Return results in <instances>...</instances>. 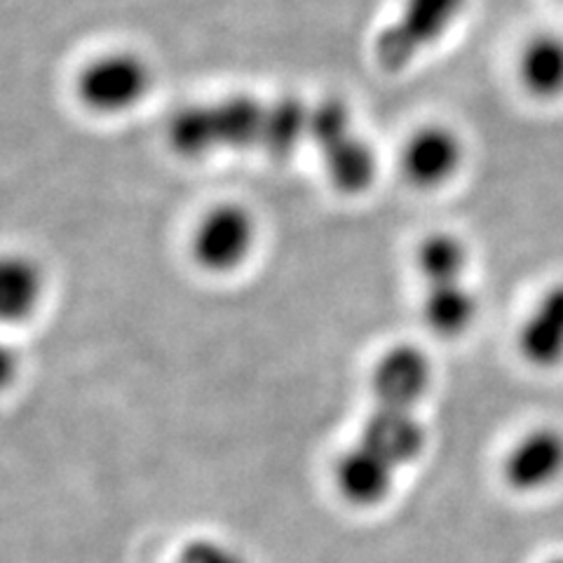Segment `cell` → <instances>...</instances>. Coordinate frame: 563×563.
Wrapping results in <instances>:
<instances>
[{
	"label": "cell",
	"instance_id": "obj_1",
	"mask_svg": "<svg viewBox=\"0 0 563 563\" xmlns=\"http://www.w3.org/2000/svg\"><path fill=\"white\" fill-rule=\"evenodd\" d=\"M310 132V106L296 97L263 101L235 95L176 111L167 125V141L186 161L219 151H263L289 157Z\"/></svg>",
	"mask_w": 563,
	"mask_h": 563
},
{
	"label": "cell",
	"instance_id": "obj_2",
	"mask_svg": "<svg viewBox=\"0 0 563 563\" xmlns=\"http://www.w3.org/2000/svg\"><path fill=\"white\" fill-rule=\"evenodd\" d=\"M426 442V428L413 404L374 399V411L364 420L360 439L333 470L341 496L357 507L383 503L395 488L399 470L418 461Z\"/></svg>",
	"mask_w": 563,
	"mask_h": 563
},
{
	"label": "cell",
	"instance_id": "obj_3",
	"mask_svg": "<svg viewBox=\"0 0 563 563\" xmlns=\"http://www.w3.org/2000/svg\"><path fill=\"white\" fill-rule=\"evenodd\" d=\"M308 139L320 151L333 188L345 196H357L374 184L378 172L376 153L352 125L345 101L322 99L310 106Z\"/></svg>",
	"mask_w": 563,
	"mask_h": 563
},
{
	"label": "cell",
	"instance_id": "obj_4",
	"mask_svg": "<svg viewBox=\"0 0 563 563\" xmlns=\"http://www.w3.org/2000/svg\"><path fill=\"white\" fill-rule=\"evenodd\" d=\"M465 8L467 0H401L395 20L378 33V66L390 74L411 66L420 52L444 38Z\"/></svg>",
	"mask_w": 563,
	"mask_h": 563
},
{
	"label": "cell",
	"instance_id": "obj_5",
	"mask_svg": "<svg viewBox=\"0 0 563 563\" xmlns=\"http://www.w3.org/2000/svg\"><path fill=\"white\" fill-rule=\"evenodd\" d=\"M151 68L132 52H109L80 70L78 97L99 115H120L146 99Z\"/></svg>",
	"mask_w": 563,
	"mask_h": 563
},
{
	"label": "cell",
	"instance_id": "obj_6",
	"mask_svg": "<svg viewBox=\"0 0 563 563\" xmlns=\"http://www.w3.org/2000/svg\"><path fill=\"white\" fill-rule=\"evenodd\" d=\"M256 242V221L242 205H217L198 221L190 254L207 273H231L250 258Z\"/></svg>",
	"mask_w": 563,
	"mask_h": 563
},
{
	"label": "cell",
	"instance_id": "obj_7",
	"mask_svg": "<svg viewBox=\"0 0 563 563\" xmlns=\"http://www.w3.org/2000/svg\"><path fill=\"white\" fill-rule=\"evenodd\" d=\"M503 474L509 488L519 493H536L552 486L563 474V432L556 428L526 432L507 451Z\"/></svg>",
	"mask_w": 563,
	"mask_h": 563
},
{
	"label": "cell",
	"instance_id": "obj_8",
	"mask_svg": "<svg viewBox=\"0 0 563 563\" xmlns=\"http://www.w3.org/2000/svg\"><path fill=\"white\" fill-rule=\"evenodd\" d=\"M463 163V141L444 125L416 130L401 151V172L418 188L446 184Z\"/></svg>",
	"mask_w": 563,
	"mask_h": 563
},
{
	"label": "cell",
	"instance_id": "obj_9",
	"mask_svg": "<svg viewBox=\"0 0 563 563\" xmlns=\"http://www.w3.org/2000/svg\"><path fill=\"white\" fill-rule=\"evenodd\" d=\"M47 275L38 261L20 252L0 254V327L31 322L43 308Z\"/></svg>",
	"mask_w": 563,
	"mask_h": 563
},
{
	"label": "cell",
	"instance_id": "obj_10",
	"mask_svg": "<svg viewBox=\"0 0 563 563\" xmlns=\"http://www.w3.org/2000/svg\"><path fill=\"white\" fill-rule=\"evenodd\" d=\"M432 383V364L416 345H395L376 362L372 397L395 399L418 407Z\"/></svg>",
	"mask_w": 563,
	"mask_h": 563
},
{
	"label": "cell",
	"instance_id": "obj_11",
	"mask_svg": "<svg viewBox=\"0 0 563 563\" xmlns=\"http://www.w3.org/2000/svg\"><path fill=\"white\" fill-rule=\"evenodd\" d=\"M517 345L523 362L536 368L563 364V282L542 294L523 320Z\"/></svg>",
	"mask_w": 563,
	"mask_h": 563
},
{
	"label": "cell",
	"instance_id": "obj_12",
	"mask_svg": "<svg viewBox=\"0 0 563 563\" xmlns=\"http://www.w3.org/2000/svg\"><path fill=\"white\" fill-rule=\"evenodd\" d=\"M465 275H449L422 279V320L428 329L442 339H455L470 329L477 317V298L465 285Z\"/></svg>",
	"mask_w": 563,
	"mask_h": 563
},
{
	"label": "cell",
	"instance_id": "obj_13",
	"mask_svg": "<svg viewBox=\"0 0 563 563\" xmlns=\"http://www.w3.org/2000/svg\"><path fill=\"white\" fill-rule=\"evenodd\" d=\"M519 80L533 97L554 99L563 95V38L540 33L528 41L519 55Z\"/></svg>",
	"mask_w": 563,
	"mask_h": 563
},
{
	"label": "cell",
	"instance_id": "obj_14",
	"mask_svg": "<svg viewBox=\"0 0 563 563\" xmlns=\"http://www.w3.org/2000/svg\"><path fill=\"white\" fill-rule=\"evenodd\" d=\"M174 563H244V559L221 540L196 538L184 544Z\"/></svg>",
	"mask_w": 563,
	"mask_h": 563
},
{
	"label": "cell",
	"instance_id": "obj_15",
	"mask_svg": "<svg viewBox=\"0 0 563 563\" xmlns=\"http://www.w3.org/2000/svg\"><path fill=\"white\" fill-rule=\"evenodd\" d=\"M20 355H16L14 347L0 339V393L8 390V387L20 376Z\"/></svg>",
	"mask_w": 563,
	"mask_h": 563
},
{
	"label": "cell",
	"instance_id": "obj_16",
	"mask_svg": "<svg viewBox=\"0 0 563 563\" xmlns=\"http://www.w3.org/2000/svg\"><path fill=\"white\" fill-rule=\"evenodd\" d=\"M550 563H563V559H554V561H550Z\"/></svg>",
	"mask_w": 563,
	"mask_h": 563
}]
</instances>
